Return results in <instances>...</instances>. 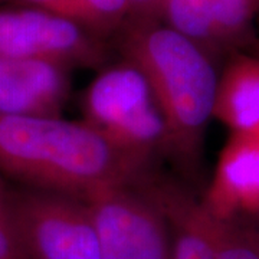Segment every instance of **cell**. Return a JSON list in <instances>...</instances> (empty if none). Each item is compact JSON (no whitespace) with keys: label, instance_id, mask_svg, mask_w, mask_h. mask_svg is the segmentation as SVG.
I'll use <instances>...</instances> for the list:
<instances>
[{"label":"cell","instance_id":"obj_6","mask_svg":"<svg viewBox=\"0 0 259 259\" xmlns=\"http://www.w3.org/2000/svg\"><path fill=\"white\" fill-rule=\"evenodd\" d=\"M101 259H173L171 233L158 207L136 186H114L82 200Z\"/></svg>","mask_w":259,"mask_h":259},{"label":"cell","instance_id":"obj_3","mask_svg":"<svg viewBox=\"0 0 259 259\" xmlns=\"http://www.w3.org/2000/svg\"><path fill=\"white\" fill-rule=\"evenodd\" d=\"M83 122L144 167L168 151V139L147 78L134 64L104 71L83 93Z\"/></svg>","mask_w":259,"mask_h":259},{"label":"cell","instance_id":"obj_15","mask_svg":"<svg viewBox=\"0 0 259 259\" xmlns=\"http://www.w3.org/2000/svg\"><path fill=\"white\" fill-rule=\"evenodd\" d=\"M157 0H128V3H134V5H139V6H150V5H154Z\"/></svg>","mask_w":259,"mask_h":259},{"label":"cell","instance_id":"obj_5","mask_svg":"<svg viewBox=\"0 0 259 259\" xmlns=\"http://www.w3.org/2000/svg\"><path fill=\"white\" fill-rule=\"evenodd\" d=\"M6 202L25 259H101L97 231L82 200L32 189L6 196Z\"/></svg>","mask_w":259,"mask_h":259},{"label":"cell","instance_id":"obj_4","mask_svg":"<svg viewBox=\"0 0 259 259\" xmlns=\"http://www.w3.org/2000/svg\"><path fill=\"white\" fill-rule=\"evenodd\" d=\"M134 186L163 213L173 259H259L253 221L214 214L173 177L146 173Z\"/></svg>","mask_w":259,"mask_h":259},{"label":"cell","instance_id":"obj_1","mask_svg":"<svg viewBox=\"0 0 259 259\" xmlns=\"http://www.w3.org/2000/svg\"><path fill=\"white\" fill-rule=\"evenodd\" d=\"M0 167L37 190L83 200L148 171L85 122L0 115Z\"/></svg>","mask_w":259,"mask_h":259},{"label":"cell","instance_id":"obj_13","mask_svg":"<svg viewBox=\"0 0 259 259\" xmlns=\"http://www.w3.org/2000/svg\"><path fill=\"white\" fill-rule=\"evenodd\" d=\"M23 258L20 255L18 242L10 221L6 196L0 190V259Z\"/></svg>","mask_w":259,"mask_h":259},{"label":"cell","instance_id":"obj_7","mask_svg":"<svg viewBox=\"0 0 259 259\" xmlns=\"http://www.w3.org/2000/svg\"><path fill=\"white\" fill-rule=\"evenodd\" d=\"M0 56L93 64L98 49L75 20L40 10L0 12Z\"/></svg>","mask_w":259,"mask_h":259},{"label":"cell","instance_id":"obj_10","mask_svg":"<svg viewBox=\"0 0 259 259\" xmlns=\"http://www.w3.org/2000/svg\"><path fill=\"white\" fill-rule=\"evenodd\" d=\"M259 0H166L171 29L199 42H225L241 35Z\"/></svg>","mask_w":259,"mask_h":259},{"label":"cell","instance_id":"obj_16","mask_svg":"<svg viewBox=\"0 0 259 259\" xmlns=\"http://www.w3.org/2000/svg\"><path fill=\"white\" fill-rule=\"evenodd\" d=\"M253 223H255V228H256V232H258V238H259V218L253 219Z\"/></svg>","mask_w":259,"mask_h":259},{"label":"cell","instance_id":"obj_9","mask_svg":"<svg viewBox=\"0 0 259 259\" xmlns=\"http://www.w3.org/2000/svg\"><path fill=\"white\" fill-rule=\"evenodd\" d=\"M68 95L65 65L0 56V115L61 117Z\"/></svg>","mask_w":259,"mask_h":259},{"label":"cell","instance_id":"obj_12","mask_svg":"<svg viewBox=\"0 0 259 259\" xmlns=\"http://www.w3.org/2000/svg\"><path fill=\"white\" fill-rule=\"evenodd\" d=\"M128 5V0H71L69 19L107 23L120 18Z\"/></svg>","mask_w":259,"mask_h":259},{"label":"cell","instance_id":"obj_11","mask_svg":"<svg viewBox=\"0 0 259 259\" xmlns=\"http://www.w3.org/2000/svg\"><path fill=\"white\" fill-rule=\"evenodd\" d=\"M213 118L231 131L259 125V58L238 56L218 78Z\"/></svg>","mask_w":259,"mask_h":259},{"label":"cell","instance_id":"obj_14","mask_svg":"<svg viewBox=\"0 0 259 259\" xmlns=\"http://www.w3.org/2000/svg\"><path fill=\"white\" fill-rule=\"evenodd\" d=\"M28 2L35 3V5H40V6L51 10V13H55V15L69 19L71 0H28Z\"/></svg>","mask_w":259,"mask_h":259},{"label":"cell","instance_id":"obj_2","mask_svg":"<svg viewBox=\"0 0 259 259\" xmlns=\"http://www.w3.org/2000/svg\"><path fill=\"white\" fill-rule=\"evenodd\" d=\"M128 54L147 78L166 122L168 151L186 173L202 161L204 131L213 118L218 75L193 40L171 28L136 30Z\"/></svg>","mask_w":259,"mask_h":259},{"label":"cell","instance_id":"obj_17","mask_svg":"<svg viewBox=\"0 0 259 259\" xmlns=\"http://www.w3.org/2000/svg\"><path fill=\"white\" fill-rule=\"evenodd\" d=\"M15 259H25V258H15Z\"/></svg>","mask_w":259,"mask_h":259},{"label":"cell","instance_id":"obj_8","mask_svg":"<svg viewBox=\"0 0 259 259\" xmlns=\"http://www.w3.org/2000/svg\"><path fill=\"white\" fill-rule=\"evenodd\" d=\"M202 202L221 218H259V125L231 131Z\"/></svg>","mask_w":259,"mask_h":259}]
</instances>
